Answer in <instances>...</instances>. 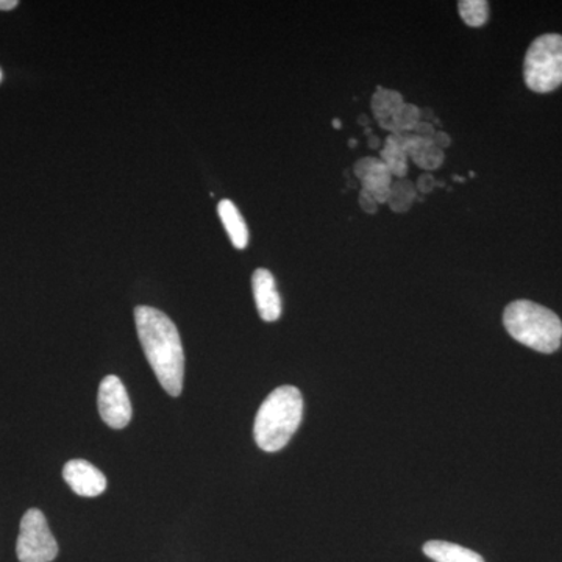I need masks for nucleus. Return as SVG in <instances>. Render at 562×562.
<instances>
[{"label": "nucleus", "mask_w": 562, "mask_h": 562, "mask_svg": "<svg viewBox=\"0 0 562 562\" xmlns=\"http://www.w3.org/2000/svg\"><path fill=\"white\" fill-rule=\"evenodd\" d=\"M136 330L158 382L172 397L183 391L184 351L176 324L160 310L136 306Z\"/></svg>", "instance_id": "nucleus-1"}, {"label": "nucleus", "mask_w": 562, "mask_h": 562, "mask_svg": "<svg viewBox=\"0 0 562 562\" xmlns=\"http://www.w3.org/2000/svg\"><path fill=\"white\" fill-rule=\"evenodd\" d=\"M302 414L301 391L294 386L277 387L255 417L254 436L258 447L265 452H279L301 427Z\"/></svg>", "instance_id": "nucleus-2"}, {"label": "nucleus", "mask_w": 562, "mask_h": 562, "mask_svg": "<svg viewBox=\"0 0 562 562\" xmlns=\"http://www.w3.org/2000/svg\"><path fill=\"white\" fill-rule=\"evenodd\" d=\"M503 324L516 341L541 353H553L562 341V322L558 314L530 301L509 303Z\"/></svg>", "instance_id": "nucleus-3"}, {"label": "nucleus", "mask_w": 562, "mask_h": 562, "mask_svg": "<svg viewBox=\"0 0 562 562\" xmlns=\"http://www.w3.org/2000/svg\"><path fill=\"white\" fill-rule=\"evenodd\" d=\"M524 79L531 91L546 94L562 85V36L547 33L532 41L524 65Z\"/></svg>", "instance_id": "nucleus-4"}, {"label": "nucleus", "mask_w": 562, "mask_h": 562, "mask_svg": "<svg viewBox=\"0 0 562 562\" xmlns=\"http://www.w3.org/2000/svg\"><path fill=\"white\" fill-rule=\"evenodd\" d=\"M16 554L20 562H52L57 558L58 543L40 509H29L22 517Z\"/></svg>", "instance_id": "nucleus-5"}, {"label": "nucleus", "mask_w": 562, "mask_h": 562, "mask_svg": "<svg viewBox=\"0 0 562 562\" xmlns=\"http://www.w3.org/2000/svg\"><path fill=\"white\" fill-rule=\"evenodd\" d=\"M99 413L103 422L114 430H121L132 420V403L120 376L109 375L102 380L98 395Z\"/></svg>", "instance_id": "nucleus-6"}, {"label": "nucleus", "mask_w": 562, "mask_h": 562, "mask_svg": "<svg viewBox=\"0 0 562 562\" xmlns=\"http://www.w3.org/2000/svg\"><path fill=\"white\" fill-rule=\"evenodd\" d=\"M63 479L80 497H98L106 490L105 475L91 462L85 460L66 462Z\"/></svg>", "instance_id": "nucleus-7"}, {"label": "nucleus", "mask_w": 562, "mask_h": 562, "mask_svg": "<svg viewBox=\"0 0 562 562\" xmlns=\"http://www.w3.org/2000/svg\"><path fill=\"white\" fill-rule=\"evenodd\" d=\"M355 173L362 183V192L371 195L375 202H386L391 195V171L382 160L358 161L355 165Z\"/></svg>", "instance_id": "nucleus-8"}, {"label": "nucleus", "mask_w": 562, "mask_h": 562, "mask_svg": "<svg viewBox=\"0 0 562 562\" xmlns=\"http://www.w3.org/2000/svg\"><path fill=\"white\" fill-rule=\"evenodd\" d=\"M251 290H254L255 303L261 319L276 322L281 316V299L277 291L276 279L268 269H257L251 277Z\"/></svg>", "instance_id": "nucleus-9"}, {"label": "nucleus", "mask_w": 562, "mask_h": 562, "mask_svg": "<svg viewBox=\"0 0 562 562\" xmlns=\"http://www.w3.org/2000/svg\"><path fill=\"white\" fill-rule=\"evenodd\" d=\"M217 213H220L222 224H224L233 246H235L236 249H246L247 244H249V228H247L238 206L225 199V201L220 202Z\"/></svg>", "instance_id": "nucleus-10"}, {"label": "nucleus", "mask_w": 562, "mask_h": 562, "mask_svg": "<svg viewBox=\"0 0 562 562\" xmlns=\"http://www.w3.org/2000/svg\"><path fill=\"white\" fill-rule=\"evenodd\" d=\"M424 553L435 562H484L482 554L446 541L425 543Z\"/></svg>", "instance_id": "nucleus-11"}, {"label": "nucleus", "mask_w": 562, "mask_h": 562, "mask_svg": "<svg viewBox=\"0 0 562 562\" xmlns=\"http://www.w3.org/2000/svg\"><path fill=\"white\" fill-rule=\"evenodd\" d=\"M406 160H408V147L405 136L394 135L386 140V147L382 151V161L387 166L392 176H406Z\"/></svg>", "instance_id": "nucleus-12"}, {"label": "nucleus", "mask_w": 562, "mask_h": 562, "mask_svg": "<svg viewBox=\"0 0 562 562\" xmlns=\"http://www.w3.org/2000/svg\"><path fill=\"white\" fill-rule=\"evenodd\" d=\"M406 147H408V155H412L413 160L422 166V168H436L443 160L441 149L436 147L431 139L406 138Z\"/></svg>", "instance_id": "nucleus-13"}, {"label": "nucleus", "mask_w": 562, "mask_h": 562, "mask_svg": "<svg viewBox=\"0 0 562 562\" xmlns=\"http://www.w3.org/2000/svg\"><path fill=\"white\" fill-rule=\"evenodd\" d=\"M458 9L462 21L471 27H482L490 16V5L484 0H462Z\"/></svg>", "instance_id": "nucleus-14"}, {"label": "nucleus", "mask_w": 562, "mask_h": 562, "mask_svg": "<svg viewBox=\"0 0 562 562\" xmlns=\"http://www.w3.org/2000/svg\"><path fill=\"white\" fill-rule=\"evenodd\" d=\"M402 109V98L397 92L383 91L379 88V94L373 98V111L379 116L380 122L387 120L392 114Z\"/></svg>", "instance_id": "nucleus-15"}, {"label": "nucleus", "mask_w": 562, "mask_h": 562, "mask_svg": "<svg viewBox=\"0 0 562 562\" xmlns=\"http://www.w3.org/2000/svg\"><path fill=\"white\" fill-rule=\"evenodd\" d=\"M360 202L361 205L364 206V210L369 211V213H373V211H376V202L373 201L371 195L366 194V192H361Z\"/></svg>", "instance_id": "nucleus-16"}, {"label": "nucleus", "mask_w": 562, "mask_h": 562, "mask_svg": "<svg viewBox=\"0 0 562 562\" xmlns=\"http://www.w3.org/2000/svg\"><path fill=\"white\" fill-rule=\"evenodd\" d=\"M18 5H20L18 0H0V10L2 11L14 10Z\"/></svg>", "instance_id": "nucleus-17"}, {"label": "nucleus", "mask_w": 562, "mask_h": 562, "mask_svg": "<svg viewBox=\"0 0 562 562\" xmlns=\"http://www.w3.org/2000/svg\"><path fill=\"white\" fill-rule=\"evenodd\" d=\"M333 125H335L336 128H341V122L339 121L333 122Z\"/></svg>", "instance_id": "nucleus-18"}, {"label": "nucleus", "mask_w": 562, "mask_h": 562, "mask_svg": "<svg viewBox=\"0 0 562 562\" xmlns=\"http://www.w3.org/2000/svg\"><path fill=\"white\" fill-rule=\"evenodd\" d=\"M0 80H2V70H0Z\"/></svg>", "instance_id": "nucleus-19"}]
</instances>
